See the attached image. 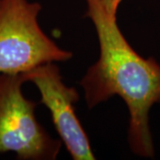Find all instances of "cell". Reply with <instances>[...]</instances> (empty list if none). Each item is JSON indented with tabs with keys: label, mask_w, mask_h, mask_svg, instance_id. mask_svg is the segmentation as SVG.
Masks as SVG:
<instances>
[{
	"label": "cell",
	"mask_w": 160,
	"mask_h": 160,
	"mask_svg": "<svg viewBox=\"0 0 160 160\" xmlns=\"http://www.w3.org/2000/svg\"><path fill=\"white\" fill-rule=\"evenodd\" d=\"M86 17L97 33L100 55L80 81L87 107L118 95L129 112L127 141L133 154L155 156L149 126V112L160 105V64L153 57L143 58L132 49L118 26L117 15L105 9L102 0H86Z\"/></svg>",
	"instance_id": "1"
},
{
	"label": "cell",
	"mask_w": 160,
	"mask_h": 160,
	"mask_svg": "<svg viewBox=\"0 0 160 160\" xmlns=\"http://www.w3.org/2000/svg\"><path fill=\"white\" fill-rule=\"evenodd\" d=\"M41 9L38 2L0 0V74H23L72 58L71 52L59 47L41 29Z\"/></svg>",
	"instance_id": "2"
},
{
	"label": "cell",
	"mask_w": 160,
	"mask_h": 160,
	"mask_svg": "<svg viewBox=\"0 0 160 160\" xmlns=\"http://www.w3.org/2000/svg\"><path fill=\"white\" fill-rule=\"evenodd\" d=\"M22 74H0V153L22 160H54L62 143L38 121L37 103L24 97Z\"/></svg>",
	"instance_id": "3"
},
{
	"label": "cell",
	"mask_w": 160,
	"mask_h": 160,
	"mask_svg": "<svg viewBox=\"0 0 160 160\" xmlns=\"http://www.w3.org/2000/svg\"><path fill=\"white\" fill-rule=\"evenodd\" d=\"M22 75L26 82L38 87L41 102L49 109L54 127L72 159H95L87 134L75 112L79 94L63 82L57 65L46 63Z\"/></svg>",
	"instance_id": "4"
},
{
	"label": "cell",
	"mask_w": 160,
	"mask_h": 160,
	"mask_svg": "<svg viewBox=\"0 0 160 160\" xmlns=\"http://www.w3.org/2000/svg\"><path fill=\"white\" fill-rule=\"evenodd\" d=\"M105 9L112 15H117V12L122 0H102Z\"/></svg>",
	"instance_id": "5"
}]
</instances>
